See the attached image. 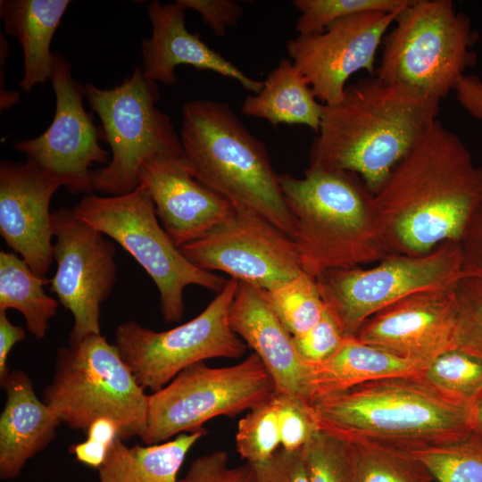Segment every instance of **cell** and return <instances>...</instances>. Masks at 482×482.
Listing matches in <instances>:
<instances>
[{"instance_id":"cell-1","label":"cell","mask_w":482,"mask_h":482,"mask_svg":"<svg viewBox=\"0 0 482 482\" xmlns=\"http://www.w3.org/2000/svg\"><path fill=\"white\" fill-rule=\"evenodd\" d=\"M379 232L389 255L426 254L461 242L482 205V166L436 120L374 195Z\"/></svg>"},{"instance_id":"cell-2","label":"cell","mask_w":482,"mask_h":482,"mask_svg":"<svg viewBox=\"0 0 482 482\" xmlns=\"http://www.w3.org/2000/svg\"><path fill=\"white\" fill-rule=\"evenodd\" d=\"M439 104L376 76L360 79L324 104L309 167L356 173L375 195L437 120Z\"/></svg>"},{"instance_id":"cell-3","label":"cell","mask_w":482,"mask_h":482,"mask_svg":"<svg viewBox=\"0 0 482 482\" xmlns=\"http://www.w3.org/2000/svg\"><path fill=\"white\" fill-rule=\"evenodd\" d=\"M474 403L439 393L422 378L368 382L315 399L321 431L348 443L409 450L474 434Z\"/></svg>"},{"instance_id":"cell-4","label":"cell","mask_w":482,"mask_h":482,"mask_svg":"<svg viewBox=\"0 0 482 482\" xmlns=\"http://www.w3.org/2000/svg\"><path fill=\"white\" fill-rule=\"evenodd\" d=\"M278 183L303 272L317 278L328 270L380 262L389 255L379 232L374 195L358 174L309 167L303 179L281 174Z\"/></svg>"},{"instance_id":"cell-5","label":"cell","mask_w":482,"mask_h":482,"mask_svg":"<svg viewBox=\"0 0 482 482\" xmlns=\"http://www.w3.org/2000/svg\"><path fill=\"white\" fill-rule=\"evenodd\" d=\"M179 138L182 156L198 181L291 237L292 217L266 147L227 103H185Z\"/></svg>"},{"instance_id":"cell-6","label":"cell","mask_w":482,"mask_h":482,"mask_svg":"<svg viewBox=\"0 0 482 482\" xmlns=\"http://www.w3.org/2000/svg\"><path fill=\"white\" fill-rule=\"evenodd\" d=\"M148 395L116 345L100 334L57 350L43 401L71 428L87 430L107 418L117 424L122 440L142 439Z\"/></svg>"},{"instance_id":"cell-7","label":"cell","mask_w":482,"mask_h":482,"mask_svg":"<svg viewBox=\"0 0 482 482\" xmlns=\"http://www.w3.org/2000/svg\"><path fill=\"white\" fill-rule=\"evenodd\" d=\"M478 40L451 0H412L385 36L374 76L441 101L476 64Z\"/></svg>"},{"instance_id":"cell-8","label":"cell","mask_w":482,"mask_h":482,"mask_svg":"<svg viewBox=\"0 0 482 482\" xmlns=\"http://www.w3.org/2000/svg\"><path fill=\"white\" fill-rule=\"evenodd\" d=\"M72 211L115 240L145 270L158 289L166 323L182 319L187 286L219 293L227 284L228 279L196 267L181 253L159 222L151 195L142 184L122 195H84Z\"/></svg>"},{"instance_id":"cell-9","label":"cell","mask_w":482,"mask_h":482,"mask_svg":"<svg viewBox=\"0 0 482 482\" xmlns=\"http://www.w3.org/2000/svg\"><path fill=\"white\" fill-rule=\"evenodd\" d=\"M84 87L91 110L101 120L102 139L112 151L108 164L91 172L94 190L112 196L129 194L138 187L145 162L182 155L179 134L156 107L158 84L147 79L140 66L112 88L91 83Z\"/></svg>"},{"instance_id":"cell-10","label":"cell","mask_w":482,"mask_h":482,"mask_svg":"<svg viewBox=\"0 0 482 482\" xmlns=\"http://www.w3.org/2000/svg\"><path fill=\"white\" fill-rule=\"evenodd\" d=\"M464 276L461 245L446 241L419 256L388 255L370 269H336L316 280L345 337L370 318L415 294L453 288Z\"/></svg>"},{"instance_id":"cell-11","label":"cell","mask_w":482,"mask_h":482,"mask_svg":"<svg viewBox=\"0 0 482 482\" xmlns=\"http://www.w3.org/2000/svg\"><path fill=\"white\" fill-rule=\"evenodd\" d=\"M274 393L273 380L254 353L229 367L213 368L204 362L192 364L148 395L142 441L155 445L202 429L208 420L250 411Z\"/></svg>"},{"instance_id":"cell-12","label":"cell","mask_w":482,"mask_h":482,"mask_svg":"<svg viewBox=\"0 0 482 482\" xmlns=\"http://www.w3.org/2000/svg\"><path fill=\"white\" fill-rule=\"evenodd\" d=\"M238 282L228 279L199 315L171 329L157 332L135 320L116 328L114 345L145 389L156 392L184 369L207 359H237L245 354L246 344L229 323Z\"/></svg>"},{"instance_id":"cell-13","label":"cell","mask_w":482,"mask_h":482,"mask_svg":"<svg viewBox=\"0 0 482 482\" xmlns=\"http://www.w3.org/2000/svg\"><path fill=\"white\" fill-rule=\"evenodd\" d=\"M53 258L57 269L50 291L73 316L69 345L100 335L101 304L117 278L115 245L100 230L79 219L72 209L52 212Z\"/></svg>"},{"instance_id":"cell-14","label":"cell","mask_w":482,"mask_h":482,"mask_svg":"<svg viewBox=\"0 0 482 482\" xmlns=\"http://www.w3.org/2000/svg\"><path fill=\"white\" fill-rule=\"evenodd\" d=\"M50 80L55 96L50 126L37 137L17 141L13 148L69 193L92 194L91 167L110 162V153L99 144L101 128L84 106L85 87L72 77L71 63L60 53H54Z\"/></svg>"},{"instance_id":"cell-15","label":"cell","mask_w":482,"mask_h":482,"mask_svg":"<svg viewBox=\"0 0 482 482\" xmlns=\"http://www.w3.org/2000/svg\"><path fill=\"white\" fill-rule=\"evenodd\" d=\"M179 249L202 270L223 271L262 290L276 288L303 272L291 237L244 208L235 207L222 223Z\"/></svg>"},{"instance_id":"cell-16","label":"cell","mask_w":482,"mask_h":482,"mask_svg":"<svg viewBox=\"0 0 482 482\" xmlns=\"http://www.w3.org/2000/svg\"><path fill=\"white\" fill-rule=\"evenodd\" d=\"M400 12L360 13L332 23L320 34L297 35L287 41L289 59L322 104L337 103L355 72L366 70L375 75L378 48Z\"/></svg>"},{"instance_id":"cell-17","label":"cell","mask_w":482,"mask_h":482,"mask_svg":"<svg viewBox=\"0 0 482 482\" xmlns=\"http://www.w3.org/2000/svg\"><path fill=\"white\" fill-rule=\"evenodd\" d=\"M60 187L27 161L0 162V235L43 278L54 260L50 202Z\"/></svg>"},{"instance_id":"cell-18","label":"cell","mask_w":482,"mask_h":482,"mask_svg":"<svg viewBox=\"0 0 482 482\" xmlns=\"http://www.w3.org/2000/svg\"><path fill=\"white\" fill-rule=\"evenodd\" d=\"M138 181L148 190L157 217L177 247L203 237L235 210L193 176L182 155L145 162Z\"/></svg>"},{"instance_id":"cell-19","label":"cell","mask_w":482,"mask_h":482,"mask_svg":"<svg viewBox=\"0 0 482 482\" xmlns=\"http://www.w3.org/2000/svg\"><path fill=\"white\" fill-rule=\"evenodd\" d=\"M453 288L408 296L370 318L354 337L403 357L430 362L454 349Z\"/></svg>"},{"instance_id":"cell-20","label":"cell","mask_w":482,"mask_h":482,"mask_svg":"<svg viewBox=\"0 0 482 482\" xmlns=\"http://www.w3.org/2000/svg\"><path fill=\"white\" fill-rule=\"evenodd\" d=\"M229 323L264 364L273 380L275 393L295 395L312 404V367L301 360L292 335L270 308L259 288L238 282Z\"/></svg>"},{"instance_id":"cell-21","label":"cell","mask_w":482,"mask_h":482,"mask_svg":"<svg viewBox=\"0 0 482 482\" xmlns=\"http://www.w3.org/2000/svg\"><path fill=\"white\" fill-rule=\"evenodd\" d=\"M185 9L177 1H152L147 15L152 34L141 41L142 71L152 81L164 85L178 82L175 71L180 64L191 65L237 80L245 89L258 94L262 81L253 79L220 53L212 49L186 27Z\"/></svg>"},{"instance_id":"cell-22","label":"cell","mask_w":482,"mask_h":482,"mask_svg":"<svg viewBox=\"0 0 482 482\" xmlns=\"http://www.w3.org/2000/svg\"><path fill=\"white\" fill-rule=\"evenodd\" d=\"M0 384L6 395L0 416V478L9 480L51 443L61 421L37 398L25 371L10 370Z\"/></svg>"},{"instance_id":"cell-23","label":"cell","mask_w":482,"mask_h":482,"mask_svg":"<svg viewBox=\"0 0 482 482\" xmlns=\"http://www.w3.org/2000/svg\"><path fill=\"white\" fill-rule=\"evenodd\" d=\"M428 362L345 337L330 358L312 368L314 400L371 381L422 378Z\"/></svg>"},{"instance_id":"cell-24","label":"cell","mask_w":482,"mask_h":482,"mask_svg":"<svg viewBox=\"0 0 482 482\" xmlns=\"http://www.w3.org/2000/svg\"><path fill=\"white\" fill-rule=\"evenodd\" d=\"M70 0H1L0 17L5 33L14 37L23 54L20 87L30 93L51 79L54 54V35L70 5Z\"/></svg>"},{"instance_id":"cell-25","label":"cell","mask_w":482,"mask_h":482,"mask_svg":"<svg viewBox=\"0 0 482 482\" xmlns=\"http://www.w3.org/2000/svg\"><path fill=\"white\" fill-rule=\"evenodd\" d=\"M324 104L290 59L283 58L262 81L258 94L244 100L241 112L272 126L305 125L318 133Z\"/></svg>"},{"instance_id":"cell-26","label":"cell","mask_w":482,"mask_h":482,"mask_svg":"<svg viewBox=\"0 0 482 482\" xmlns=\"http://www.w3.org/2000/svg\"><path fill=\"white\" fill-rule=\"evenodd\" d=\"M204 428L178 435L173 440L128 446L118 437L98 469L99 482H180L179 471Z\"/></svg>"},{"instance_id":"cell-27","label":"cell","mask_w":482,"mask_h":482,"mask_svg":"<svg viewBox=\"0 0 482 482\" xmlns=\"http://www.w3.org/2000/svg\"><path fill=\"white\" fill-rule=\"evenodd\" d=\"M49 283L50 279L35 274L16 253L0 252V311L20 312L37 339L46 337L59 305L58 300L45 291Z\"/></svg>"},{"instance_id":"cell-28","label":"cell","mask_w":482,"mask_h":482,"mask_svg":"<svg viewBox=\"0 0 482 482\" xmlns=\"http://www.w3.org/2000/svg\"><path fill=\"white\" fill-rule=\"evenodd\" d=\"M260 291L274 314L293 337L313 328L326 308L316 278L305 272L276 288Z\"/></svg>"},{"instance_id":"cell-29","label":"cell","mask_w":482,"mask_h":482,"mask_svg":"<svg viewBox=\"0 0 482 482\" xmlns=\"http://www.w3.org/2000/svg\"><path fill=\"white\" fill-rule=\"evenodd\" d=\"M406 451L427 469L434 482H482V439L475 434Z\"/></svg>"},{"instance_id":"cell-30","label":"cell","mask_w":482,"mask_h":482,"mask_svg":"<svg viewBox=\"0 0 482 482\" xmlns=\"http://www.w3.org/2000/svg\"><path fill=\"white\" fill-rule=\"evenodd\" d=\"M353 482H434L406 450L373 443H350Z\"/></svg>"},{"instance_id":"cell-31","label":"cell","mask_w":482,"mask_h":482,"mask_svg":"<svg viewBox=\"0 0 482 482\" xmlns=\"http://www.w3.org/2000/svg\"><path fill=\"white\" fill-rule=\"evenodd\" d=\"M422 379L445 396L475 403L482 395V362L465 352L451 349L428 362Z\"/></svg>"},{"instance_id":"cell-32","label":"cell","mask_w":482,"mask_h":482,"mask_svg":"<svg viewBox=\"0 0 482 482\" xmlns=\"http://www.w3.org/2000/svg\"><path fill=\"white\" fill-rule=\"evenodd\" d=\"M412 0H294L299 12L295 30L300 36L323 32L332 23L368 12H400Z\"/></svg>"},{"instance_id":"cell-33","label":"cell","mask_w":482,"mask_h":482,"mask_svg":"<svg viewBox=\"0 0 482 482\" xmlns=\"http://www.w3.org/2000/svg\"><path fill=\"white\" fill-rule=\"evenodd\" d=\"M279 445L278 403L274 393L239 420L236 446L243 460L256 464L270 459Z\"/></svg>"},{"instance_id":"cell-34","label":"cell","mask_w":482,"mask_h":482,"mask_svg":"<svg viewBox=\"0 0 482 482\" xmlns=\"http://www.w3.org/2000/svg\"><path fill=\"white\" fill-rule=\"evenodd\" d=\"M302 454L309 482H353L350 443L320 430Z\"/></svg>"},{"instance_id":"cell-35","label":"cell","mask_w":482,"mask_h":482,"mask_svg":"<svg viewBox=\"0 0 482 482\" xmlns=\"http://www.w3.org/2000/svg\"><path fill=\"white\" fill-rule=\"evenodd\" d=\"M454 349L482 362V278L464 275L453 288Z\"/></svg>"},{"instance_id":"cell-36","label":"cell","mask_w":482,"mask_h":482,"mask_svg":"<svg viewBox=\"0 0 482 482\" xmlns=\"http://www.w3.org/2000/svg\"><path fill=\"white\" fill-rule=\"evenodd\" d=\"M280 445L287 452L301 450L320 431L312 404L298 396L275 393Z\"/></svg>"},{"instance_id":"cell-37","label":"cell","mask_w":482,"mask_h":482,"mask_svg":"<svg viewBox=\"0 0 482 482\" xmlns=\"http://www.w3.org/2000/svg\"><path fill=\"white\" fill-rule=\"evenodd\" d=\"M345 338L337 320L325 308L319 322L307 332L294 336L293 343L301 360L312 368L330 358Z\"/></svg>"},{"instance_id":"cell-38","label":"cell","mask_w":482,"mask_h":482,"mask_svg":"<svg viewBox=\"0 0 482 482\" xmlns=\"http://www.w3.org/2000/svg\"><path fill=\"white\" fill-rule=\"evenodd\" d=\"M180 482H255L252 464L231 468L225 451H214L192 461Z\"/></svg>"},{"instance_id":"cell-39","label":"cell","mask_w":482,"mask_h":482,"mask_svg":"<svg viewBox=\"0 0 482 482\" xmlns=\"http://www.w3.org/2000/svg\"><path fill=\"white\" fill-rule=\"evenodd\" d=\"M252 465L255 482H309L302 449L287 452L281 448L270 459Z\"/></svg>"},{"instance_id":"cell-40","label":"cell","mask_w":482,"mask_h":482,"mask_svg":"<svg viewBox=\"0 0 482 482\" xmlns=\"http://www.w3.org/2000/svg\"><path fill=\"white\" fill-rule=\"evenodd\" d=\"M185 10L197 12L217 37H224L229 28L237 25L244 8L233 0H176Z\"/></svg>"},{"instance_id":"cell-41","label":"cell","mask_w":482,"mask_h":482,"mask_svg":"<svg viewBox=\"0 0 482 482\" xmlns=\"http://www.w3.org/2000/svg\"><path fill=\"white\" fill-rule=\"evenodd\" d=\"M460 243L464 275L482 278V205L473 216Z\"/></svg>"},{"instance_id":"cell-42","label":"cell","mask_w":482,"mask_h":482,"mask_svg":"<svg viewBox=\"0 0 482 482\" xmlns=\"http://www.w3.org/2000/svg\"><path fill=\"white\" fill-rule=\"evenodd\" d=\"M453 92L460 105L472 118L482 121V79L475 74H464Z\"/></svg>"},{"instance_id":"cell-43","label":"cell","mask_w":482,"mask_h":482,"mask_svg":"<svg viewBox=\"0 0 482 482\" xmlns=\"http://www.w3.org/2000/svg\"><path fill=\"white\" fill-rule=\"evenodd\" d=\"M26 338L23 328L12 324L6 312L0 311V380L10 372L7 358L12 347Z\"/></svg>"},{"instance_id":"cell-44","label":"cell","mask_w":482,"mask_h":482,"mask_svg":"<svg viewBox=\"0 0 482 482\" xmlns=\"http://www.w3.org/2000/svg\"><path fill=\"white\" fill-rule=\"evenodd\" d=\"M109 448L105 444L87 438L74 445L71 452L79 462L98 470L104 462Z\"/></svg>"},{"instance_id":"cell-45","label":"cell","mask_w":482,"mask_h":482,"mask_svg":"<svg viewBox=\"0 0 482 482\" xmlns=\"http://www.w3.org/2000/svg\"><path fill=\"white\" fill-rule=\"evenodd\" d=\"M87 438L105 444L109 446L120 437L117 424L110 419L101 418L94 421L87 429Z\"/></svg>"},{"instance_id":"cell-46","label":"cell","mask_w":482,"mask_h":482,"mask_svg":"<svg viewBox=\"0 0 482 482\" xmlns=\"http://www.w3.org/2000/svg\"><path fill=\"white\" fill-rule=\"evenodd\" d=\"M474 434L482 439V395L474 403Z\"/></svg>"}]
</instances>
